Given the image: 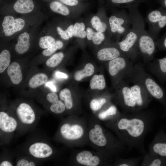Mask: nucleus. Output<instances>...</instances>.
I'll use <instances>...</instances> for the list:
<instances>
[{"mask_svg": "<svg viewBox=\"0 0 166 166\" xmlns=\"http://www.w3.org/2000/svg\"><path fill=\"white\" fill-rule=\"evenodd\" d=\"M154 117L152 111L144 109L122 114L116 124L121 142L129 149L146 153L144 141L152 127Z\"/></svg>", "mask_w": 166, "mask_h": 166, "instance_id": "f257e3e1", "label": "nucleus"}, {"mask_svg": "<svg viewBox=\"0 0 166 166\" xmlns=\"http://www.w3.org/2000/svg\"><path fill=\"white\" fill-rule=\"evenodd\" d=\"M129 14L135 21L138 30L137 49L139 55L145 63L154 59L156 46L154 39L145 29L143 18L135 6L129 9Z\"/></svg>", "mask_w": 166, "mask_h": 166, "instance_id": "f03ea898", "label": "nucleus"}, {"mask_svg": "<svg viewBox=\"0 0 166 166\" xmlns=\"http://www.w3.org/2000/svg\"><path fill=\"white\" fill-rule=\"evenodd\" d=\"M129 77L133 82L140 84L152 98L165 104L163 89L146 72L142 63L134 65L133 71Z\"/></svg>", "mask_w": 166, "mask_h": 166, "instance_id": "7ed1b4c3", "label": "nucleus"}, {"mask_svg": "<svg viewBox=\"0 0 166 166\" xmlns=\"http://www.w3.org/2000/svg\"><path fill=\"white\" fill-rule=\"evenodd\" d=\"M131 18L132 26L124 36L122 40L118 43V45L122 52L133 62H135L139 56L137 49L138 33L135 21Z\"/></svg>", "mask_w": 166, "mask_h": 166, "instance_id": "20e7f679", "label": "nucleus"}, {"mask_svg": "<svg viewBox=\"0 0 166 166\" xmlns=\"http://www.w3.org/2000/svg\"><path fill=\"white\" fill-rule=\"evenodd\" d=\"M133 61L125 55L117 57L108 63V71L110 75L114 78L129 77L133 69Z\"/></svg>", "mask_w": 166, "mask_h": 166, "instance_id": "39448f33", "label": "nucleus"}, {"mask_svg": "<svg viewBox=\"0 0 166 166\" xmlns=\"http://www.w3.org/2000/svg\"><path fill=\"white\" fill-rule=\"evenodd\" d=\"M146 20L149 26L148 32L155 40L160 30L166 26V12L152 10L148 13Z\"/></svg>", "mask_w": 166, "mask_h": 166, "instance_id": "423d86ee", "label": "nucleus"}, {"mask_svg": "<svg viewBox=\"0 0 166 166\" xmlns=\"http://www.w3.org/2000/svg\"><path fill=\"white\" fill-rule=\"evenodd\" d=\"M110 31L113 33L124 36L130 29L132 25L131 17L125 12L119 16L113 15L109 19Z\"/></svg>", "mask_w": 166, "mask_h": 166, "instance_id": "0eeeda50", "label": "nucleus"}, {"mask_svg": "<svg viewBox=\"0 0 166 166\" xmlns=\"http://www.w3.org/2000/svg\"><path fill=\"white\" fill-rule=\"evenodd\" d=\"M119 93L120 101L125 112H135L138 111L130 87L121 82Z\"/></svg>", "mask_w": 166, "mask_h": 166, "instance_id": "6e6552de", "label": "nucleus"}, {"mask_svg": "<svg viewBox=\"0 0 166 166\" xmlns=\"http://www.w3.org/2000/svg\"><path fill=\"white\" fill-rule=\"evenodd\" d=\"M130 87L138 111L144 110L148 107L152 98L140 83L133 82Z\"/></svg>", "mask_w": 166, "mask_h": 166, "instance_id": "1a4fd4ad", "label": "nucleus"}, {"mask_svg": "<svg viewBox=\"0 0 166 166\" xmlns=\"http://www.w3.org/2000/svg\"><path fill=\"white\" fill-rule=\"evenodd\" d=\"M17 119L24 125L33 124L36 119L35 113L31 107L26 103H20L16 110Z\"/></svg>", "mask_w": 166, "mask_h": 166, "instance_id": "9d476101", "label": "nucleus"}, {"mask_svg": "<svg viewBox=\"0 0 166 166\" xmlns=\"http://www.w3.org/2000/svg\"><path fill=\"white\" fill-rule=\"evenodd\" d=\"M25 25V21L21 18L14 19L10 15L5 16L3 19L2 26L6 36L12 35L15 33L21 30Z\"/></svg>", "mask_w": 166, "mask_h": 166, "instance_id": "9b49d317", "label": "nucleus"}, {"mask_svg": "<svg viewBox=\"0 0 166 166\" xmlns=\"http://www.w3.org/2000/svg\"><path fill=\"white\" fill-rule=\"evenodd\" d=\"M28 150L31 156L38 159L48 158L53 153V150L49 144L41 142L32 144L29 146Z\"/></svg>", "mask_w": 166, "mask_h": 166, "instance_id": "f8f14e48", "label": "nucleus"}, {"mask_svg": "<svg viewBox=\"0 0 166 166\" xmlns=\"http://www.w3.org/2000/svg\"><path fill=\"white\" fill-rule=\"evenodd\" d=\"M149 71L155 75L161 82L166 81V57L153 60L148 63Z\"/></svg>", "mask_w": 166, "mask_h": 166, "instance_id": "ddd939ff", "label": "nucleus"}, {"mask_svg": "<svg viewBox=\"0 0 166 166\" xmlns=\"http://www.w3.org/2000/svg\"><path fill=\"white\" fill-rule=\"evenodd\" d=\"M18 126L17 119L2 111L0 112V130L1 132L6 134L13 133Z\"/></svg>", "mask_w": 166, "mask_h": 166, "instance_id": "4468645a", "label": "nucleus"}, {"mask_svg": "<svg viewBox=\"0 0 166 166\" xmlns=\"http://www.w3.org/2000/svg\"><path fill=\"white\" fill-rule=\"evenodd\" d=\"M60 133L65 139L68 140H75L81 137L83 134L82 127L78 125H70L65 123L61 127Z\"/></svg>", "mask_w": 166, "mask_h": 166, "instance_id": "2eb2a0df", "label": "nucleus"}, {"mask_svg": "<svg viewBox=\"0 0 166 166\" xmlns=\"http://www.w3.org/2000/svg\"><path fill=\"white\" fill-rule=\"evenodd\" d=\"M89 138L94 144L99 146L104 147L107 144L108 140L103 133L101 127L97 124L91 129L89 133Z\"/></svg>", "mask_w": 166, "mask_h": 166, "instance_id": "dca6fc26", "label": "nucleus"}, {"mask_svg": "<svg viewBox=\"0 0 166 166\" xmlns=\"http://www.w3.org/2000/svg\"><path fill=\"white\" fill-rule=\"evenodd\" d=\"M124 55H125L119 48L114 47L103 48L100 50L97 53V57L99 60L106 61H109Z\"/></svg>", "mask_w": 166, "mask_h": 166, "instance_id": "f3484780", "label": "nucleus"}, {"mask_svg": "<svg viewBox=\"0 0 166 166\" xmlns=\"http://www.w3.org/2000/svg\"><path fill=\"white\" fill-rule=\"evenodd\" d=\"M76 158L78 163L88 166H97L100 162L98 156H93L90 152L87 150L83 151L78 153Z\"/></svg>", "mask_w": 166, "mask_h": 166, "instance_id": "a211bd4d", "label": "nucleus"}, {"mask_svg": "<svg viewBox=\"0 0 166 166\" xmlns=\"http://www.w3.org/2000/svg\"><path fill=\"white\" fill-rule=\"evenodd\" d=\"M148 152L162 157H166V142L161 141L156 136L149 145Z\"/></svg>", "mask_w": 166, "mask_h": 166, "instance_id": "6ab92c4d", "label": "nucleus"}, {"mask_svg": "<svg viewBox=\"0 0 166 166\" xmlns=\"http://www.w3.org/2000/svg\"><path fill=\"white\" fill-rule=\"evenodd\" d=\"M47 100L51 103L50 107V111L56 114H60L65 110V105L62 101L59 100L57 95L55 93H48L46 96Z\"/></svg>", "mask_w": 166, "mask_h": 166, "instance_id": "aec40b11", "label": "nucleus"}, {"mask_svg": "<svg viewBox=\"0 0 166 166\" xmlns=\"http://www.w3.org/2000/svg\"><path fill=\"white\" fill-rule=\"evenodd\" d=\"M7 73L13 84L18 85L22 81V74L20 65L18 63H12L8 67Z\"/></svg>", "mask_w": 166, "mask_h": 166, "instance_id": "412c9836", "label": "nucleus"}, {"mask_svg": "<svg viewBox=\"0 0 166 166\" xmlns=\"http://www.w3.org/2000/svg\"><path fill=\"white\" fill-rule=\"evenodd\" d=\"M30 37L27 32H23L19 36L17 43L15 47L16 52L18 54L24 53L29 49L30 46Z\"/></svg>", "mask_w": 166, "mask_h": 166, "instance_id": "4be33fe9", "label": "nucleus"}, {"mask_svg": "<svg viewBox=\"0 0 166 166\" xmlns=\"http://www.w3.org/2000/svg\"><path fill=\"white\" fill-rule=\"evenodd\" d=\"M34 8L33 0H17L13 5V8L16 12L26 14L31 12Z\"/></svg>", "mask_w": 166, "mask_h": 166, "instance_id": "5701e85b", "label": "nucleus"}, {"mask_svg": "<svg viewBox=\"0 0 166 166\" xmlns=\"http://www.w3.org/2000/svg\"><path fill=\"white\" fill-rule=\"evenodd\" d=\"M158 156L147 152L144 154L140 164L141 166H160L162 165V160Z\"/></svg>", "mask_w": 166, "mask_h": 166, "instance_id": "b1692460", "label": "nucleus"}, {"mask_svg": "<svg viewBox=\"0 0 166 166\" xmlns=\"http://www.w3.org/2000/svg\"><path fill=\"white\" fill-rule=\"evenodd\" d=\"M94 70L93 64L90 63H87L83 69L75 72L74 78L77 81H80L84 77L91 76L94 73Z\"/></svg>", "mask_w": 166, "mask_h": 166, "instance_id": "393cba45", "label": "nucleus"}, {"mask_svg": "<svg viewBox=\"0 0 166 166\" xmlns=\"http://www.w3.org/2000/svg\"><path fill=\"white\" fill-rule=\"evenodd\" d=\"M90 87L92 89L102 90L106 86V82L102 74L94 75L90 82Z\"/></svg>", "mask_w": 166, "mask_h": 166, "instance_id": "a878e982", "label": "nucleus"}, {"mask_svg": "<svg viewBox=\"0 0 166 166\" xmlns=\"http://www.w3.org/2000/svg\"><path fill=\"white\" fill-rule=\"evenodd\" d=\"M48 80V77L43 73H38L33 76L29 82V86L34 88L45 83Z\"/></svg>", "mask_w": 166, "mask_h": 166, "instance_id": "bb28decb", "label": "nucleus"}, {"mask_svg": "<svg viewBox=\"0 0 166 166\" xmlns=\"http://www.w3.org/2000/svg\"><path fill=\"white\" fill-rule=\"evenodd\" d=\"M50 9L53 12L62 15L69 14V11L68 7L65 4L58 1H54L49 4Z\"/></svg>", "mask_w": 166, "mask_h": 166, "instance_id": "cd10ccee", "label": "nucleus"}, {"mask_svg": "<svg viewBox=\"0 0 166 166\" xmlns=\"http://www.w3.org/2000/svg\"><path fill=\"white\" fill-rule=\"evenodd\" d=\"M59 97L61 100L64 101L66 109H71L73 106V102L71 93L68 89L65 88L61 90L59 93Z\"/></svg>", "mask_w": 166, "mask_h": 166, "instance_id": "c85d7f7f", "label": "nucleus"}, {"mask_svg": "<svg viewBox=\"0 0 166 166\" xmlns=\"http://www.w3.org/2000/svg\"><path fill=\"white\" fill-rule=\"evenodd\" d=\"M10 54L8 50L4 49L0 54V73H3L9 66Z\"/></svg>", "mask_w": 166, "mask_h": 166, "instance_id": "c756f323", "label": "nucleus"}, {"mask_svg": "<svg viewBox=\"0 0 166 166\" xmlns=\"http://www.w3.org/2000/svg\"><path fill=\"white\" fill-rule=\"evenodd\" d=\"M92 27L98 32L103 33L105 31L107 27V24L101 22L99 18L97 16H94L90 21Z\"/></svg>", "mask_w": 166, "mask_h": 166, "instance_id": "7c9ffc66", "label": "nucleus"}, {"mask_svg": "<svg viewBox=\"0 0 166 166\" xmlns=\"http://www.w3.org/2000/svg\"><path fill=\"white\" fill-rule=\"evenodd\" d=\"M64 57L62 52L56 53L49 58L46 61V65L51 68L55 67L59 65L61 62Z\"/></svg>", "mask_w": 166, "mask_h": 166, "instance_id": "2f4dec72", "label": "nucleus"}, {"mask_svg": "<svg viewBox=\"0 0 166 166\" xmlns=\"http://www.w3.org/2000/svg\"><path fill=\"white\" fill-rule=\"evenodd\" d=\"M144 156L127 159H122L117 165L119 166H136L142 160Z\"/></svg>", "mask_w": 166, "mask_h": 166, "instance_id": "473e14b6", "label": "nucleus"}, {"mask_svg": "<svg viewBox=\"0 0 166 166\" xmlns=\"http://www.w3.org/2000/svg\"><path fill=\"white\" fill-rule=\"evenodd\" d=\"M85 25L83 23H75L73 26V36L81 38H85L86 32L85 31Z\"/></svg>", "mask_w": 166, "mask_h": 166, "instance_id": "72a5a7b5", "label": "nucleus"}, {"mask_svg": "<svg viewBox=\"0 0 166 166\" xmlns=\"http://www.w3.org/2000/svg\"><path fill=\"white\" fill-rule=\"evenodd\" d=\"M54 38L50 36H45L40 38L39 45L42 48L46 49L53 45L55 42Z\"/></svg>", "mask_w": 166, "mask_h": 166, "instance_id": "f704fd0d", "label": "nucleus"}, {"mask_svg": "<svg viewBox=\"0 0 166 166\" xmlns=\"http://www.w3.org/2000/svg\"><path fill=\"white\" fill-rule=\"evenodd\" d=\"M63 45V44L62 42L57 40L53 45L43 50L42 53L45 56H49L57 49L62 48Z\"/></svg>", "mask_w": 166, "mask_h": 166, "instance_id": "c9c22d12", "label": "nucleus"}, {"mask_svg": "<svg viewBox=\"0 0 166 166\" xmlns=\"http://www.w3.org/2000/svg\"><path fill=\"white\" fill-rule=\"evenodd\" d=\"M117 113L116 107L113 105L110 106L106 110L101 113L98 115L99 119L104 120L110 116L115 115Z\"/></svg>", "mask_w": 166, "mask_h": 166, "instance_id": "e433bc0d", "label": "nucleus"}, {"mask_svg": "<svg viewBox=\"0 0 166 166\" xmlns=\"http://www.w3.org/2000/svg\"><path fill=\"white\" fill-rule=\"evenodd\" d=\"M106 101V100L105 98L93 99L90 103V108L93 111L98 110L100 109Z\"/></svg>", "mask_w": 166, "mask_h": 166, "instance_id": "4c0bfd02", "label": "nucleus"}, {"mask_svg": "<svg viewBox=\"0 0 166 166\" xmlns=\"http://www.w3.org/2000/svg\"><path fill=\"white\" fill-rule=\"evenodd\" d=\"M36 165L34 162L25 157L19 159L16 164V166H34Z\"/></svg>", "mask_w": 166, "mask_h": 166, "instance_id": "58836bf2", "label": "nucleus"}, {"mask_svg": "<svg viewBox=\"0 0 166 166\" xmlns=\"http://www.w3.org/2000/svg\"><path fill=\"white\" fill-rule=\"evenodd\" d=\"M105 38V35L103 33L95 32L92 40L94 44L99 45L103 41Z\"/></svg>", "mask_w": 166, "mask_h": 166, "instance_id": "ea45409f", "label": "nucleus"}, {"mask_svg": "<svg viewBox=\"0 0 166 166\" xmlns=\"http://www.w3.org/2000/svg\"><path fill=\"white\" fill-rule=\"evenodd\" d=\"M111 2L113 3L120 4H124L127 5V6H128V5H131L133 4L134 2H136V0H110Z\"/></svg>", "mask_w": 166, "mask_h": 166, "instance_id": "a19ab883", "label": "nucleus"}, {"mask_svg": "<svg viewBox=\"0 0 166 166\" xmlns=\"http://www.w3.org/2000/svg\"><path fill=\"white\" fill-rule=\"evenodd\" d=\"M155 42L156 47L159 49L166 50V37L164 39Z\"/></svg>", "mask_w": 166, "mask_h": 166, "instance_id": "79ce46f5", "label": "nucleus"}, {"mask_svg": "<svg viewBox=\"0 0 166 166\" xmlns=\"http://www.w3.org/2000/svg\"><path fill=\"white\" fill-rule=\"evenodd\" d=\"M65 5L69 6H75L79 4L78 0H59Z\"/></svg>", "mask_w": 166, "mask_h": 166, "instance_id": "37998d69", "label": "nucleus"}, {"mask_svg": "<svg viewBox=\"0 0 166 166\" xmlns=\"http://www.w3.org/2000/svg\"><path fill=\"white\" fill-rule=\"evenodd\" d=\"M57 29L58 34L62 38L65 40H68L70 38L65 31L63 30L61 27L58 26Z\"/></svg>", "mask_w": 166, "mask_h": 166, "instance_id": "c03bdc74", "label": "nucleus"}, {"mask_svg": "<svg viewBox=\"0 0 166 166\" xmlns=\"http://www.w3.org/2000/svg\"><path fill=\"white\" fill-rule=\"evenodd\" d=\"M86 32L87 39L89 40H92L95 32L91 28H87L86 29Z\"/></svg>", "mask_w": 166, "mask_h": 166, "instance_id": "a18cd8bd", "label": "nucleus"}, {"mask_svg": "<svg viewBox=\"0 0 166 166\" xmlns=\"http://www.w3.org/2000/svg\"><path fill=\"white\" fill-rule=\"evenodd\" d=\"M55 75L57 77L59 78L67 79L68 77V76L66 74L59 71L56 72Z\"/></svg>", "mask_w": 166, "mask_h": 166, "instance_id": "49530a36", "label": "nucleus"}, {"mask_svg": "<svg viewBox=\"0 0 166 166\" xmlns=\"http://www.w3.org/2000/svg\"><path fill=\"white\" fill-rule=\"evenodd\" d=\"M45 85L46 86L49 88L51 90L55 93L57 91V89L55 86L52 82L49 81L45 83Z\"/></svg>", "mask_w": 166, "mask_h": 166, "instance_id": "de8ad7c7", "label": "nucleus"}, {"mask_svg": "<svg viewBox=\"0 0 166 166\" xmlns=\"http://www.w3.org/2000/svg\"><path fill=\"white\" fill-rule=\"evenodd\" d=\"M73 26H69L65 31L69 38H72L73 36Z\"/></svg>", "mask_w": 166, "mask_h": 166, "instance_id": "09e8293b", "label": "nucleus"}, {"mask_svg": "<svg viewBox=\"0 0 166 166\" xmlns=\"http://www.w3.org/2000/svg\"><path fill=\"white\" fill-rule=\"evenodd\" d=\"M13 164L10 161L7 160H4L0 163V166H12Z\"/></svg>", "mask_w": 166, "mask_h": 166, "instance_id": "8fccbe9b", "label": "nucleus"}, {"mask_svg": "<svg viewBox=\"0 0 166 166\" xmlns=\"http://www.w3.org/2000/svg\"><path fill=\"white\" fill-rule=\"evenodd\" d=\"M164 6L166 7V0H164Z\"/></svg>", "mask_w": 166, "mask_h": 166, "instance_id": "3c124183", "label": "nucleus"}]
</instances>
